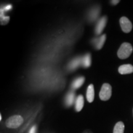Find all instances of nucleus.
<instances>
[{
    "label": "nucleus",
    "mask_w": 133,
    "mask_h": 133,
    "mask_svg": "<svg viewBox=\"0 0 133 133\" xmlns=\"http://www.w3.org/2000/svg\"><path fill=\"white\" fill-rule=\"evenodd\" d=\"M132 46L128 43H124L121 44L117 52L118 57L121 59H127L132 54Z\"/></svg>",
    "instance_id": "nucleus-1"
},
{
    "label": "nucleus",
    "mask_w": 133,
    "mask_h": 133,
    "mask_svg": "<svg viewBox=\"0 0 133 133\" xmlns=\"http://www.w3.org/2000/svg\"><path fill=\"white\" fill-rule=\"evenodd\" d=\"M24 122V119L20 115H14L6 121V125L9 128H17Z\"/></svg>",
    "instance_id": "nucleus-2"
},
{
    "label": "nucleus",
    "mask_w": 133,
    "mask_h": 133,
    "mask_svg": "<svg viewBox=\"0 0 133 133\" xmlns=\"http://www.w3.org/2000/svg\"><path fill=\"white\" fill-rule=\"evenodd\" d=\"M112 96V86L108 83H104L100 91L99 97L102 101H108Z\"/></svg>",
    "instance_id": "nucleus-3"
},
{
    "label": "nucleus",
    "mask_w": 133,
    "mask_h": 133,
    "mask_svg": "<svg viewBox=\"0 0 133 133\" xmlns=\"http://www.w3.org/2000/svg\"><path fill=\"white\" fill-rule=\"evenodd\" d=\"M121 29L124 33H129L132 30V25L131 22L126 17H122L119 20Z\"/></svg>",
    "instance_id": "nucleus-4"
},
{
    "label": "nucleus",
    "mask_w": 133,
    "mask_h": 133,
    "mask_svg": "<svg viewBox=\"0 0 133 133\" xmlns=\"http://www.w3.org/2000/svg\"><path fill=\"white\" fill-rule=\"evenodd\" d=\"M107 17L104 16L99 20V22H97V25L96 26V33L97 35H100L102 32L103 30L104 29L105 26L107 24Z\"/></svg>",
    "instance_id": "nucleus-5"
},
{
    "label": "nucleus",
    "mask_w": 133,
    "mask_h": 133,
    "mask_svg": "<svg viewBox=\"0 0 133 133\" xmlns=\"http://www.w3.org/2000/svg\"><path fill=\"white\" fill-rule=\"evenodd\" d=\"M118 71L121 75L132 74L133 73V66L131 64L122 65L119 67Z\"/></svg>",
    "instance_id": "nucleus-6"
},
{
    "label": "nucleus",
    "mask_w": 133,
    "mask_h": 133,
    "mask_svg": "<svg viewBox=\"0 0 133 133\" xmlns=\"http://www.w3.org/2000/svg\"><path fill=\"white\" fill-rule=\"evenodd\" d=\"M86 98L89 103L93 102L94 99V88L93 84H90L88 86L86 91Z\"/></svg>",
    "instance_id": "nucleus-7"
},
{
    "label": "nucleus",
    "mask_w": 133,
    "mask_h": 133,
    "mask_svg": "<svg viewBox=\"0 0 133 133\" xmlns=\"http://www.w3.org/2000/svg\"><path fill=\"white\" fill-rule=\"evenodd\" d=\"M106 40V35H102L101 37L99 38H96L93 43H95V46L97 49H101L104 46L105 41Z\"/></svg>",
    "instance_id": "nucleus-8"
},
{
    "label": "nucleus",
    "mask_w": 133,
    "mask_h": 133,
    "mask_svg": "<svg viewBox=\"0 0 133 133\" xmlns=\"http://www.w3.org/2000/svg\"><path fill=\"white\" fill-rule=\"evenodd\" d=\"M81 59H82V57H77L73 59L69 64V66H68L69 69L73 70L76 69V68L78 67L81 64Z\"/></svg>",
    "instance_id": "nucleus-9"
},
{
    "label": "nucleus",
    "mask_w": 133,
    "mask_h": 133,
    "mask_svg": "<svg viewBox=\"0 0 133 133\" xmlns=\"http://www.w3.org/2000/svg\"><path fill=\"white\" fill-rule=\"evenodd\" d=\"M84 106V98L82 95H79L76 99L75 109L77 112H80Z\"/></svg>",
    "instance_id": "nucleus-10"
},
{
    "label": "nucleus",
    "mask_w": 133,
    "mask_h": 133,
    "mask_svg": "<svg viewBox=\"0 0 133 133\" xmlns=\"http://www.w3.org/2000/svg\"><path fill=\"white\" fill-rule=\"evenodd\" d=\"M81 65L83 67L88 68L91 66V55L89 54H86L81 59Z\"/></svg>",
    "instance_id": "nucleus-11"
},
{
    "label": "nucleus",
    "mask_w": 133,
    "mask_h": 133,
    "mask_svg": "<svg viewBox=\"0 0 133 133\" xmlns=\"http://www.w3.org/2000/svg\"><path fill=\"white\" fill-rule=\"evenodd\" d=\"M84 79H85V78L83 76H80V77L75 79L72 84H71V88L74 89H76L78 88H80L83 85V83H84Z\"/></svg>",
    "instance_id": "nucleus-12"
},
{
    "label": "nucleus",
    "mask_w": 133,
    "mask_h": 133,
    "mask_svg": "<svg viewBox=\"0 0 133 133\" xmlns=\"http://www.w3.org/2000/svg\"><path fill=\"white\" fill-rule=\"evenodd\" d=\"M75 100V93L74 92H70L67 94L65 98V103L68 107L71 105L74 102Z\"/></svg>",
    "instance_id": "nucleus-13"
},
{
    "label": "nucleus",
    "mask_w": 133,
    "mask_h": 133,
    "mask_svg": "<svg viewBox=\"0 0 133 133\" xmlns=\"http://www.w3.org/2000/svg\"><path fill=\"white\" fill-rule=\"evenodd\" d=\"M124 124L121 121H119L115 124L114 129V133H124Z\"/></svg>",
    "instance_id": "nucleus-14"
},
{
    "label": "nucleus",
    "mask_w": 133,
    "mask_h": 133,
    "mask_svg": "<svg viewBox=\"0 0 133 133\" xmlns=\"http://www.w3.org/2000/svg\"><path fill=\"white\" fill-rule=\"evenodd\" d=\"M9 21V17L7 16H4V12L1 10V25H6L8 24Z\"/></svg>",
    "instance_id": "nucleus-15"
},
{
    "label": "nucleus",
    "mask_w": 133,
    "mask_h": 133,
    "mask_svg": "<svg viewBox=\"0 0 133 133\" xmlns=\"http://www.w3.org/2000/svg\"><path fill=\"white\" fill-rule=\"evenodd\" d=\"M12 9V6L10 4H8V5H6V6H4V7H3V8H1V9L3 10V11H9V10H11Z\"/></svg>",
    "instance_id": "nucleus-16"
},
{
    "label": "nucleus",
    "mask_w": 133,
    "mask_h": 133,
    "mask_svg": "<svg viewBox=\"0 0 133 133\" xmlns=\"http://www.w3.org/2000/svg\"><path fill=\"white\" fill-rule=\"evenodd\" d=\"M29 133H36V126H33L30 129Z\"/></svg>",
    "instance_id": "nucleus-17"
},
{
    "label": "nucleus",
    "mask_w": 133,
    "mask_h": 133,
    "mask_svg": "<svg viewBox=\"0 0 133 133\" xmlns=\"http://www.w3.org/2000/svg\"><path fill=\"white\" fill-rule=\"evenodd\" d=\"M111 3H112V4L116 5V4H117L118 3H119V0H117V1H114V0H113V1H111Z\"/></svg>",
    "instance_id": "nucleus-18"
},
{
    "label": "nucleus",
    "mask_w": 133,
    "mask_h": 133,
    "mask_svg": "<svg viewBox=\"0 0 133 133\" xmlns=\"http://www.w3.org/2000/svg\"><path fill=\"white\" fill-rule=\"evenodd\" d=\"M2 119V116H1V115H0V120H1Z\"/></svg>",
    "instance_id": "nucleus-19"
}]
</instances>
